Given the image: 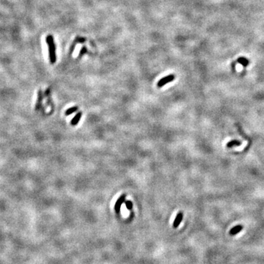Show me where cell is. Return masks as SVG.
I'll return each instance as SVG.
<instances>
[{
    "mask_svg": "<svg viewBox=\"0 0 264 264\" xmlns=\"http://www.w3.org/2000/svg\"><path fill=\"white\" fill-rule=\"evenodd\" d=\"M126 194H122L119 198L117 200L116 203L115 204V211L117 213H119L120 211V208H121V205L123 203L125 202V200H126Z\"/></svg>",
    "mask_w": 264,
    "mask_h": 264,
    "instance_id": "3957f363",
    "label": "cell"
},
{
    "mask_svg": "<svg viewBox=\"0 0 264 264\" xmlns=\"http://www.w3.org/2000/svg\"><path fill=\"white\" fill-rule=\"evenodd\" d=\"M78 109H79L78 107H71V108H69L68 109H67L65 111V115L66 116L71 115V114H73L75 112H76Z\"/></svg>",
    "mask_w": 264,
    "mask_h": 264,
    "instance_id": "30bf717a",
    "label": "cell"
},
{
    "mask_svg": "<svg viewBox=\"0 0 264 264\" xmlns=\"http://www.w3.org/2000/svg\"><path fill=\"white\" fill-rule=\"evenodd\" d=\"M183 217H184V214H183L182 212H178V214L176 215L174 221H173V228H177L179 226V225H180L181 221H182Z\"/></svg>",
    "mask_w": 264,
    "mask_h": 264,
    "instance_id": "5b68a950",
    "label": "cell"
},
{
    "mask_svg": "<svg viewBox=\"0 0 264 264\" xmlns=\"http://www.w3.org/2000/svg\"><path fill=\"white\" fill-rule=\"evenodd\" d=\"M87 48H86L85 46H84V47H82V49L80 50V52H79V57H82V55H84V54H85L86 52H87Z\"/></svg>",
    "mask_w": 264,
    "mask_h": 264,
    "instance_id": "7c38bea8",
    "label": "cell"
},
{
    "mask_svg": "<svg viewBox=\"0 0 264 264\" xmlns=\"http://www.w3.org/2000/svg\"><path fill=\"white\" fill-rule=\"evenodd\" d=\"M243 229V227L241 225H237V226L234 227L230 230V234L231 236H234V235L237 234L238 233H239L240 231H241Z\"/></svg>",
    "mask_w": 264,
    "mask_h": 264,
    "instance_id": "52a82bcc",
    "label": "cell"
},
{
    "mask_svg": "<svg viewBox=\"0 0 264 264\" xmlns=\"http://www.w3.org/2000/svg\"><path fill=\"white\" fill-rule=\"evenodd\" d=\"M175 79H176V76H175V75H173V74H170V75L167 76L162 78V79H161L158 82V87H163V86H164L165 84H168L169 82H171L173 80H175Z\"/></svg>",
    "mask_w": 264,
    "mask_h": 264,
    "instance_id": "7a4b0ae2",
    "label": "cell"
},
{
    "mask_svg": "<svg viewBox=\"0 0 264 264\" xmlns=\"http://www.w3.org/2000/svg\"><path fill=\"white\" fill-rule=\"evenodd\" d=\"M237 61H238V63H240V64L244 66V67H246V66L249 65V61H248V59L245 57H243L238 58V59H237Z\"/></svg>",
    "mask_w": 264,
    "mask_h": 264,
    "instance_id": "9c48e42d",
    "label": "cell"
},
{
    "mask_svg": "<svg viewBox=\"0 0 264 264\" xmlns=\"http://www.w3.org/2000/svg\"><path fill=\"white\" fill-rule=\"evenodd\" d=\"M46 43L49 46V59L51 63L54 64L56 62V46L54 41V38L52 35L49 34L46 38Z\"/></svg>",
    "mask_w": 264,
    "mask_h": 264,
    "instance_id": "6da1fadb",
    "label": "cell"
},
{
    "mask_svg": "<svg viewBox=\"0 0 264 264\" xmlns=\"http://www.w3.org/2000/svg\"><path fill=\"white\" fill-rule=\"evenodd\" d=\"M241 144V142L240 141L236 140H233L227 143V147H228V148H233V147L235 146H239Z\"/></svg>",
    "mask_w": 264,
    "mask_h": 264,
    "instance_id": "ba28073f",
    "label": "cell"
},
{
    "mask_svg": "<svg viewBox=\"0 0 264 264\" xmlns=\"http://www.w3.org/2000/svg\"><path fill=\"white\" fill-rule=\"evenodd\" d=\"M43 92L42 90H39L38 93V99H37V102L35 103V107H34V109L36 111H39L40 109L41 108V105H42V102H43Z\"/></svg>",
    "mask_w": 264,
    "mask_h": 264,
    "instance_id": "277c9868",
    "label": "cell"
},
{
    "mask_svg": "<svg viewBox=\"0 0 264 264\" xmlns=\"http://www.w3.org/2000/svg\"><path fill=\"white\" fill-rule=\"evenodd\" d=\"M82 112H77L76 115L74 116V117H73V119L71 120V124L72 125V126H76V125L79 123V120H80L81 117H82Z\"/></svg>",
    "mask_w": 264,
    "mask_h": 264,
    "instance_id": "8992f818",
    "label": "cell"
},
{
    "mask_svg": "<svg viewBox=\"0 0 264 264\" xmlns=\"http://www.w3.org/2000/svg\"><path fill=\"white\" fill-rule=\"evenodd\" d=\"M85 41H86L85 38H77L76 39L75 42H76V43H84Z\"/></svg>",
    "mask_w": 264,
    "mask_h": 264,
    "instance_id": "4fadbf2b",
    "label": "cell"
},
{
    "mask_svg": "<svg viewBox=\"0 0 264 264\" xmlns=\"http://www.w3.org/2000/svg\"><path fill=\"white\" fill-rule=\"evenodd\" d=\"M125 203H126V208L128 209V210L130 211L132 209V208H133V203H132L131 201L128 200V201H126Z\"/></svg>",
    "mask_w": 264,
    "mask_h": 264,
    "instance_id": "8fae6325",
    "label": "cell"
}]
</instances>
